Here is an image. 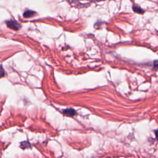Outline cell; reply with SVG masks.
<instances>
[{"label": "cell", "mask_w": 158, "mask_h": 158, "mask_svg": "<svg viewBox=\"0 0 158 158\" xmlns=\"http://www.w3.org/2000/svg\"><path fill=\"white\" fill-rule=\"evenodd\" d=\"M63 114L64 115H66L67 116H69V117H72L75 116L76 114V111H75L74 109H66L64 111H63Z\"/></svg>", "instance_id": "obj_2"}, {"label": "cell", "mask_w": 158, "mask_h": 158, "mask_svg": "<svg viewBox=\"0 0 158 158\" xmlns=\"http://www.w3.org/2000/svg\"><path fill=\"white\" fill-rule=\"evenodd\" d=\"M30 146V144L28 142H22L21 143V145L20 147L22 148V149H26L27 148H29Z\"/></svg>", "instance_id": "obj_5"}, {"label": "cell", "mask_w": 158, "mask_h": 158, "mask_svg": "<svg viewBox=\"0 0 158 158\" xmlns=\"http://www.w3.org/2000/svg\"><path fill=\"white\" fill-rule=\"evenodd\" d=\"M35 14H36V13L33 11L28 10V11H26L24 13V17L26 18L32 17L34 16Z\"/></svg>", "instance_id": "obj_3"}, {"label": "cell", "mask_w": 158, "mask_h": 158, "mask_svg": "<svg viewBox=\"0 0 158 158\" xmlns=\"http://www.w3.org/2000/svg\"><path fill=\"white\" fill-rule=\"evenodd\" d=\"M157 33H158V31H157Z\"/></svg>", "instance_id": "obj_9"}, {"label": "cell", "mask_w": 158, "mask_h": 158, "mask_svg": "<svg viewBox=\"0 0 158 158\" xmlns=\"http://www.w3.org/2000/svg\"><path fill=\"white\" fill-rule=\"evenodd\" d=\"M155 135H156V139L158 140V130H156L155 131Z\"/></svg>", "instance_id": "obj_7"}, {"label": "cell", "mask_w": 158, "mask_h": 158, "mask_svg": "<svg viewBox=\"0 0 158 158\" xmlns=\"http://www.w3.org/2000/svg\"><path fill=\"white\" fill-rule=\"evenodd\" d=\"M5 75V73H4V70H3V67H1V77H3Z\"/></svg>", "instance_id": "obj_8"}, {"label": "cell", "mask_w": 158, "mask_h": 158, "mask_svg": "<svg viewBox=\"0 0 158 158\" xmlns=\"http://www.w3.org/2000/svg\"><path fill=\"white\" fill-rule=\"evenodd\" d=\"M153 69L155 70H158V60L154 61L153 62Z\"/></svg>", "instance_id": "obj_6"}, {"label": "cell", "mask_w": 158, "mask_h": 158, "mask_svg": "<svg viewBox=\"0 0 158 158\" xmlns=\"http://www.w3.org/2000/svg\"><path fill=\"white\" fill-rule=\"evenodd\" d=\"M133 10H134V12L138 13V14H142L145 13V11L143 10V9H142L140 7L138 6H136V5L133 6Z\"/></svg>", "instance_id": "obj_4"}, {"label": "cell", "mask_w": 158, "mask_h": 158, "mask_svg": "<svg viewBox=\"0 0 158 158\" xmlns=\"http://www.w3.org/2000/svg\"><path fill=\"white\" fill-rule=\"evenodd\" d=\"M6 23L7 26L14 30H18L21 28L20 24L15 20H9L6 21Z\"/></svg>", "instance_id": "obj_1"}]
</instances>
